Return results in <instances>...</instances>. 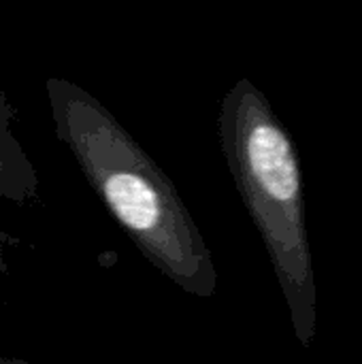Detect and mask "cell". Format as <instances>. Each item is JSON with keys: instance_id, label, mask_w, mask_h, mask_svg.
Listing matches in <instances>:
<instances>
[{"instance_id": "1", "label": "cell", "mask_w": 362, "mask_h": 364, "mask_svg": "<svg viewBox=\"0 0 362 364\" xmlns=\"http://www.w3.org/2000/svg\"><path fill=\"white\" fill-rule=\"evenodd\" d=\"M45 92L55 139L137 250L179 290L211 299L218 290L213 254L175 183L87 90L49 77Z\"/></svg>"}, {"instance_id": "2", "label": "cell", "mask_w": 362, "mask_h": 364, "mask_svg": "<svg viewBox=\"0 0 362 364\" xmlns=\"http://www.w3.org/2000/svg\"><path fill=\"white\" fill-rule=\"evenodd\" d=\"M218 136L235 186L267 247L297 341L309 348L318 335V286L297 145L269 98L245 77L220 100Z\"/></svg>"}, {"instance_id": "3", "label": "cell", "mask_w": 362, "mask_h": 364, "mask_svg": "<svg viewBox=\"0 0 362 364\" xmlns=\"http://www.w3.org/2000/svg\"><path fill=\"white\" fill-rule=\"evenodd\" d=\"M15 111L0 85V198L23 209L41 203V179L13 130Z\"/></svg>"}, {"instance_id": "4", "label": "cell", "mask_w": 362, "mask_h": 364, "mask_svg": "<svg viewBox=\"0 0 362 364\" xmlns=\"http://www.w3.org/2000/svg\"><path fill=\"white\" fill-rule=\"evenodd\" d=\"M6 247H9V237L0 232V279L9 273V258H6Z\"/></svg>"}, {"instance_id": "5", "label": "cell", "mask_w": 362, "mask_h": 364, "mask_svg": "<svg viewBox=\"0 0 362 364\" xmlns=\"http://www.w3.org/2000/svg\"><path fill=\"white\" fill-rule=\"evenodd\" d=\"M0 364H28L19 358H9V356H0Z\"/></svg>"}]
</instances>
